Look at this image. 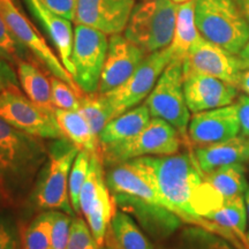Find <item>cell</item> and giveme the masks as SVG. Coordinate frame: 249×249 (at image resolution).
<instances>
[{
    "mask_svg": "<svg viewBox=\"0 0 249 249\" xmlns=\"http://www.w3.org/2000/svg\"><path fill=\"white\" fill-rule=\"evenodd\" d=\"M40 140L0 119V195L4 204L20 203L35 187L49 152Z\"/></svg>",
    "mask_w": 249,
    "mask_h": 249,
    "instance_id": "1",
    "label": "cell"
},
{
    "mask_svg": "<svg viewBox=\"0 0 249 249\" xmlns=\"http://www.w3.org/2000/svg\"><path fill=\"white\" fill-rule=\"evenodd\" d=\"M147 158L154 169L158 189L169 202L173 213L187 224L217 231L219 226L198 217L193 210V195L203 181L204 176L194 151L169 156H147Z\"/></svg>",
    "mask_w": 249,
    "mask_h": 249,
    "instance_id": "2",
    "label": "cell"
},
{
    "mask_svg": "<svg viewBox=\"0 0 249 249\" xmlns=\"http://www.w3.org/2000/svg\"><path fill=\"white\" fill-rule=\"evenodd\" d=\"M195 21L203 38L231 54L249 40V22L234 0H195Z\"/></svg>",
    "mask_w": 249,
    "mask_h": 249,
    "instance_id": "3",
    "label": "cell"
},
{
    "mask_svg": "<svg viewBox=\"0 0 249 249\" xmlns=\"http://www.w3.org/2000/svg\"><path fill=\"white\" fill-rule=\"evenodd\" d=\"M48 160L40 170L33 197L43 210H60L73 216L68 182L74 160L80 150L66 138L55 139L48 149Z\"/></svg>",
    "mask_w": 249,
    "mask_h": 249,
    "instance_id": "4",
    "label": "cell"
},
{
    "mask_svg": "<svg viewBox=\"0 0 249 249\" xmlns=\"http://www.w3.org/2000/svg\"><path fill=\"white\" fill-rule=\"evenodd\" d=\"M177 4L171 0H143L136 4L124 35L145 53L169 48L176 28Z\"/></svg>",
    "mask_w": 249,
    "mask_h": 249,
    "instance_id": "5",
    "label": "cell"
},
{
    "mask_svg": "<svg viewBox=\"0 0 249 249\" xmlns=\"http://www.w3.org/2000/svg\"><path fill=\"white\" fill-rule=\"evenodd\" d=\"M183 139L172 124L160 118H152L134 138L101 147L103 161L113 165L145 157L178 154Z\"/></svg>",
    "mask_w": 249,
    "mask_h": 249,
    "instance_id": "6",
    "label": "cell"
},
{
    "mask_svg": "<svg viewBox=\"0 0 249 249\" xmlns=\"http://www.w3.org/2000/svg\"><path fill=\"white\" fill-rule=\"evenodd\" d=\"M145 105L152 118H160L178 130L185 143L188 141L191 111L183 91V61L172 59L157 83L145 98Z\"/></svg>",
    "mask_w": 249,
    "mask_h": 249,
    "instance_id": "7",
    "label": "cell"
},
{
    "mask_svg": "<svg viewBox=\"0 0 249 249\" xmlns=\"http://www.w3.org/2000/svg\"><path fill=\"white\" fill-rule=\"evenodd\" d=\"M80 211L99 247H104L116 202L107 182L102 154H91V164L80 193Z\"/></svg>",
    "mask_w": 249,
    "mask_h": 249,
    "instance_id": "8",
    "label": "cell"
},
{
    "mask_svg": "<svg viewBox=\"0 0 249 249\" xmlns=\"http://www.w3.org/2000/svg\"><path fill=\"white\" fill-rule=\"evenodd\" d=\"M0 119L38 139L65 138L53 113L31 102L15 85L7 87L0 93Z\"/></svg>",
    "mask_w": 249,
    "mask_h": 249,
    "instance_id": "9",
    "label": "cell"
},
{
    "mask_svg": "<svg viewBox=\"0 0 249 249\" xmlns=\"http://www.w3.org/2000/svg\"><path fill=\"white\" fill-rule=\"evenodd\" d=\"M107 35L95 28L75 24L71 52L73 79L83 93L98 91L103 66L107 53Z\"/></svg>",
    "mask_w": 249,
    "mask_h": 249,
    "instance_id": "10",
    "label": "cell"
},
{
    "mask_svg": "<svg viewBox=\"0 0 249 249\" xmlns=\"http://www.w3.org/2000/svg\"><path fill=\"white\" fill-rule=\"evenodd\" d=\"M0 17L4 18L6 24L24 49H27L52 76L65 81L76 91L82 92L73 76L62 65L60 58L55 55L44 37L40 35L33 22L18 7L14 0H0Z\"/></svg>",
    "mask_w": 249,
    "mask_h": 249,
    "instance_id": "11",
    "label": "cell"
},
{
    "mask_svg": "<svg viewBox=\"0 0 249 249\" xmlns=\"http://www.w3.org/2000/svg\"><path fill=\"white\" fill-rule=\"evenodd\" d=\"M172 58L170 46L149 53L126 82L117 89L104 93L110 103L113 118L138 107L148 97Z\"/></svg>",
    "mask_w": 249,
    "mask_h": 249,
    "instance_id": "12",
    "label": "cell"
},
{
    "mask_svg": "<svg viewBox=\"0 0 249 249\" xmlns=\"http://www.w3.org/2000/svg\"><path fill=\"white\" fill-rule=\"evenodd\" d=\"M183 71L217 77L236 87L244 67L238 55L231 54L201 36L189 49L183 60Z\"/></svg>",
    "mask_w": 249,
    "mask_h": 249,
    "instance_id": "13",
    "label": "cell"
},
{
    "mask_svg": "<svg viewBox=\"0 0 249 249\" xmlns=\"http://www.w3.org/2000/svg\"><path fill=\"white\" fill-rule=\"evenodd\" d=\"M147 55L144 50L123 34L111 35L97 92L107 93L120 87L132 76Z\"/></svg>",
    "mask_w": 249,
    "mask_h": 249,
    "instance_id": "14",
    "label": "cell"
},
{
    "mask_svg": "<svg viewBox=\"0 0 249 249\" xmlns=\"http://www.w3.org/2000/svg\"><path fill=\"white\" fill-rule=\"evenodd\" d=\"M238 135H240V123L235 103L193 113L189 120L188 141L194 148L227 141Z\"/></svg>",
    "mask_w": 249,
    "mask_h": 249,
    "instance_id": "15",
    "label": "cell"
},
{
    "mask_svg": "<svg viewBox=\"0 0 249 249\" xmlns=\"http://www.w3.org/2000/svg\"><path fill=\"white\" fill-rule=\"evenodd\" d=\"M135 5V0H76L74 22L107 36L123 34Z\"/></svg>",
    "mask_w": 249,
    "mask_h": 249,
    "instance_id": "16",
    "label": "cell"
},
{
    "mask_svg": "<svg viewBox=\"0 0 249 249\" xmlns=\"http://www.w3.org/2000/svg\"><path fill=\"white\" fill-rule=\"evenodd\" d=\"M183 91L189 111L198 113L233 104L239 89L217 77L183 71Z\"/></svg>",
    "mask_w": 249,
    "mask_h": 249,
    "instance_id": "17",
    "label": "cell"
},
{
    "mask_svg": "<svg viewBox=\"0 0 249 249\" xmlns=\"http://www.w3.org/2000/svg\"><path fill=\"white\" fill-rule=\"evenodd\" d=\"M113 198L121 210L135 214L143 229L157 240L170 238L182 223L181 218L160 205L124 195H113Z\"/></svg>",
    "mask_w": 249,
    "mask_h": 249,
    "instance_id": "18",
    "label": "cell"
},
{
    "mask_svg": "<svg viewBox=\"0 0 249 249\" xmlns=\"http://www.w3.org/2000/svg\"><path fill=\"white\" fill-rule=\"evenodd\" d=\"M30 14L38 21L43 29L48 34L50 40L57 50L58 57L65 68L71 76H74L73 62H71V52H73L74 29L71 21L53 13L46 8L39 0H23Z\"/></svg>",
    "mask_w": 249,
    "mask_h": 249,
    "instance_id": "19",
    "label": "cell"
},
{
    "mask_svg": "<svg viewBox=\"0 0 249 249\" xmlns=\"http://www.w3.org/2000/svg\"><path fill=\"white\" fill-rule=\"evenodd\" d=\"M194 156L203 174L220 167L249 161V138L238 135L227 141L195 147Z\"/></svg>",
    "mask_w": 249,
    "mask_h": 249,
    "instance_id": "20",
    "label": "cell"
},
{
    "mask_svg": "<svg viewBox=\"0 0 249 249\" xmlns=\"http://www.w3.org/2000/svg\"><path fill=\"white\" fill-rule=\"evenodd\" d=\"M164 249H249V244L246 234L241 236L231 231L218 233L193 225Z\"/></svg>",
    "mask_w": 249,
    "mask_h": 249,
    "instance_id": "21",
    "label": "cell"
},
{
    "mask_svg": "<svg viewBox=\"0 0 249 249\" xmlns=\"http://www.w3.org/2000/svg\"><path fill=\"white\" fill-rule=\"evenodd\" d=\"M151 119L147 105H138L114 117L98 134L101 147L126 141L141 132Z\"/></svg>",
    "mask_w": 249,
    "mask_h": 249,
    "instance_id": "22",
    "label": "cell"
},
{
    "mask_svg": "<svg viewBox=\"0 0 249 249\" xmlns=\"http://www.w3.org/2000/svg\"><path fill=\"white\" fill-rule=\"evenodd\" d=\"M53 117L65 138L79 150L88 151L90 154H102L98 135L79 111L54 108Z\"/></svg>",
    "mask_w": 249,
    "mask_h": 249,
    "instance_id": "23",
    "label": "cell"
},
{
    "mask_svg": "<svg viewBox=\"0 0 249 249\" xmlns=\"http://www.w3.org/2000/svg\"><path fill=\"white\" fill-rule=\"evenodd\" d=\"M18 82L26 96L44 108L45 111L53 113V105L51 99V80L45 75L35 62L21 59L17 64Z\"/></svg>",
    "mask_w": 249,
    "mask_h": 249,
    "instance_id": "24",
    "label": "cell"
},
{
    "mask_svg": "<svg viewBox=\"0 0 249 249\" xmlns=\"http://www.w3.org/2000/svg\"><path fill=\"white\" fill-rule=\"evenodd\" d=\"M201 37L195 21V0L177 5V17L174 35L170 48L172 59L185 60L189 49Z\"/></svg>",
    "mask_w": 249,
    "mask_h": 249,
    "instance_id": "25",
    "label": "cell"
},
{
    "mask_svg": "<svg viewBox=\"0 0 249 249\" xmlns=\"http://www.w3.org/2000/svg\"><path fill=\"white\" fill-rule=\"evenodd\" d=\"M203 180L223 200L244 196L248 188L246 164L229 165L209 173H205Z\"/></svg>",
    "mask_w": 249,
    "mask_h": 249,
    "instance_id": "26",
    "label": "cell"
},
{
    "mask_svg": "<svg viewBox=\"0 0 249 249\" xmlns=\"http://www.w3.org/2000/svg\"><path fill=\"white\" fill-rule=\"evenodd\" d=\"M108 233L120 249H155L129 213L123 210L116 211Z\"/></svg>",
    "mask_w": 249,
    "mask_h": 249,
    "instance_id": "27",
    "label": "cell"
},
{
    "mask_svg": "<svg viewBox=\"0 0 249 249\" xmlns=\"http://www.w3.org/2000/svg\"><path fill=\"white\" fill-rule=\"evenodd\" d=\"M204 219L216 225L229 230L235 234L244 236L247 230V210H246L244 196L230 198L210 211Z\"/></svg>",
    "mask_w": 249,
    "mask_h": 249,
    "instance_id": "28",
    "label": "cell"
},
{
    "mask_svg": "<svg viewBox=\"0 0 249 249\" xmlns=\"http://www.w3.org/2000/svg\"><path fill=\"white\" fill-rule=\"evenodd\" d=\"M54 210H46L38 214L21 231L23 249H51V233Z\"/></svg>",
    "mask_w": 249,
    "mask_h": 249,
    "instance_id": "29",
    "label": "cell"
},
{
    "mask_svg": "<svg viewBox=\"0 0 249 249\" xmlns=\"http://www.w3.org/2000/svg\"><path fill=\"white\" fill-rule=\"evenodd\" d=\"M79 112L97 135L108 121L113 119L110 103L104 93H83L81 96Z\"/></svg>",
    "mask_w": 249,
    "mask_h": 249,
    "instance_id": "30",
    "label": "cell"
},
{
    "mask_svg": "<svg viewBox=\"0 0 249 249\" xmlns=\"http://www.w3.org/2000/svg\"><path fill=\"white\" fill-rule=\"evenodd\" d=\"M90 164H91V154L90 152L85 150H80L77 152L73 166H71L70 182H68V193H70L71 204L74 211H75V213H81L80 193L87 177H88Z\"/></svg>",
    "mask_w": 249,
    "mask_h": 249,
    "instance_id": "31",
    "label": "cell"
},
{
    "mask_svg": "<svg viewBox=\"0 0 249 249\" xmlns=\"http://www.w3.org/2000/svg\"><path fill=\"white\" fill-rule=\"evenodd\" d=\"M51 80V99L54 108L68 111H79L81 96L83 92L76 91L68 83L58 77L52 76Z\"/></svg>",
    "mask_w": 249,
    "mask_h": 249,
    "instance_id": "32",
    "label": "cell"
},
{
    "mask_svg": "<svg viewBox=\"0 0 249 249\" xmlns=\"http://www.w3.org/2000/svg\"><path fill=\"white\" fill-rule=\"evenodd\" d=\"M85 219L74 217L67 249H101Z\"/></svg>",
    "mask_w": 249,
    "mask_h": 249,
    "instance_id": "33",
    "label": "cell"
},
{
    "mask_svg": "<svg viewBox=\"0 0 249 249\" xmlns=\"http://www.w3.org/2000/svg\"><path fill=\"white\" fill-rule=\"evenodd\" d=\"M23 49L24 46L17 39L4 18L0 17V59L18 64L23 59Z\"/></svg>",
    "mask_w": 249,
    "mask_h": 249,
    "instance_id": "34",
    "label": "cell"
},
{
    "mask_svg": "<svg viewBox=\"0 0 249 249\" xmlns=\"http://www.w3.org/2000/svg\"><path fill=\"white\" fill-rule=\"evenodd\" d=\"M73 217L64 211L54 210L51 233V249H67Z\"/></svg>",
    "mask_w": 249,
    "mask_h": 249,
    "instance_id": "35",
    "label": "cell"
},
{
    "mask_svg": "<svg viewBox=\"0 0 249 249\" xmlns=\"http://www.w3.org/2000/svg\"><path fill=\"white\" fill-rule=\"evenodd\" d=\"M46 8L53 13L74 21L76 11V0H39Z\"/></svg>",
    "mask_w": 249,
    "mask_h": 249,
    "instance_id": "36",
    "label": "cell"
},
{
    "mask_svg": "<svg viewBox=\"0 0 249 249\" xmlns=\"http://www.w3.org/2000/svg\"><path fill=\"white\" fill-rule=\"evenodd\" d=\"M18 242L13 224L6 217L0 216V249H15Z\"/></svg>",
    "mask_w": 249,
    "mask_h": 249,
    "instance_id": "37",
    "label": "cell"
},
{
    "mask_svg": "<svg viewBox=\"0 0 249 249\" xmlns=\"http://www.w3.org/2000/svg\"><path fill=\"white\" fill-rule=\"evenodd\" d=\"M239 123H240V135L249 138V96L242 95L236 98Z\"/></svg>",
    "mask_w": 249,
    "mask_h": 249,
    "instance_id": "38",
    "label": "cell"
},
{
    "mask_svg": "<svg viewBox=\"0 0 249 249\" xmlns=\"http://www.w3.org/2000/svg\"><path fill=\"white\" fill-rule=\"evenodd\" d=\"M8 68L5 66L4 62L0 59V93L9 87L11 85H14L13 80H12V75L7 73Z\"/></svg>",
    "mask_w": 249,
    "mask_h": 249,
    "instance_id": "39",
    "label": "cell"
},
{
    "mask_svg": "<svg viewBox=\"0 0 249 249\" xmlns=\"http://www.w3.org/2000/svg\"><path fill=\"white\" fill-rule=\"evenodd\" d=\"M236 88L241 90L245 95L249 96V68L241 71L240 77H239V81H238V85H236Z\"/></svg>",
    "mask_w": 249,
    "mask_h": 249,
    "instance_id": "40",
    "label": "cell"
},
{
    "mask_svg": "<svg viewBox=\"0 0 249 249\" xmlns=\"http://www.w3.org/2000/svg\"><path fill=\"white\" fill-rule=\"evenodd\" d=\"M238 57H239V59H240L244 70H247V68H249V40L246 43V45L244 46V48H242L240 53L238 54Z\"/></svg>",
    "mask_w": 249,
    "mask_h": 249,
    "instance_id": "41",
    "label": "cell"
},
{
    "mask_svg": "<svg viewBox=\"0 0 249 249\" xmlns=\"http://www.w3.org/2000/svg\"><path fill=\"white\" fill-rule=\"evenodd\" d=\"M238 5V7L240 8L241 13L244 14L246 20L249 22V0H234Z\"/></svg>",
    "mask_w": 249,
    "mask_h": 249,
    "instance_id": "42",
    "label": "cell"
},
{
    "mask_svg": "<svg viewBox=\"0 0 249 249\" xmlns=\"http://www.w3.org/2000/svg\"><path fill=\"white\" fill-rule=\"evenodd\" d=\"M105 245H107V249H120L118 246L116 245V242L113 241V239L111 238L110 233H107V240H105Z\"/></svg>",
    "mask_w": 249,
    "mask_h": 249,
    "instance_id": "43",
    "label": "cell"
},
{
    "mask_svg": "<svg viewBox=\"0 0 249 249\" xmlns=\"http://www.w3.org/2000/svg\"><path fill=\"white\" fill-rule=\"evenodd\" d=\"M245 198V204H246V210H247V217H248V222H249V186L247 188V191L245 192L244 195Z\"/></svg>",
    "mask_w": 249,
    "mask_h": 249,
    "instance_id": "44",
    "label": "cell"
},
{
    "mask_svg": "<svg viewBox=\"0 0 249 249\" xmlns=\"http://www.w3.org/2000/svg\"><path fill=\"white\" fill-rule=\"evenodd\" d=\"M171 1H173L174 4H183V2H186V1H189V0H171Z\"/></svg>",
    "mask_w": 249,
    "mask_h": 249,
    "instance_id": "45",
    "label": "cell"
},
{
    "mask_svg": "<svg viewBox=\"0 0 249 249\" xmlns=\"http://www.w3.org/2000/svg\"><path fill=\"white\" fill-rule=\"evenodd\" d=\"M15 249H23V248H22V246H21V244H18V247L15 248Z\"/></svg>",
    "mask_w": 249,
    "mask_h": 249,
    "instance_id": "46",
    "label": "cell"
},
{
    "mask_svg": "<svg viewBox=\"0 0 249 249\" xmlns=\"http://www.w3.org/2000/svg\"><path fill=\"white\" fill-rule=\"evenodd\" d=\"M4 204V201H2V198H1V195H0V204Z\"/></svg>",
    "mask_w": 249,
    "mask_h": 249,
    "instance_id": "47",
    "label": "cell"
},
{
    "mask_svg": "<svg viewBox=\"0 0 249 249\" xmlns=\"http://www.w3.org/2000/svg\"><path fill=\"white\" fill-rule=\"evenodd\" d=\"M248 165H249V161H248ZM248 167H249V166H248Z\"/></svg>",
    "mask_w": 249,
    "mask_h": 249,
    "instance_id": "48",
    "label": "cell"
}]
</instances>
